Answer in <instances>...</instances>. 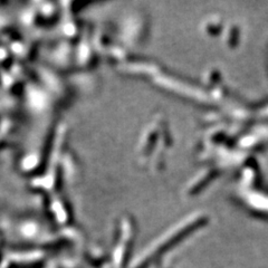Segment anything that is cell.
I'll return each instance as SVG.
<instances>
[]
</instances>
